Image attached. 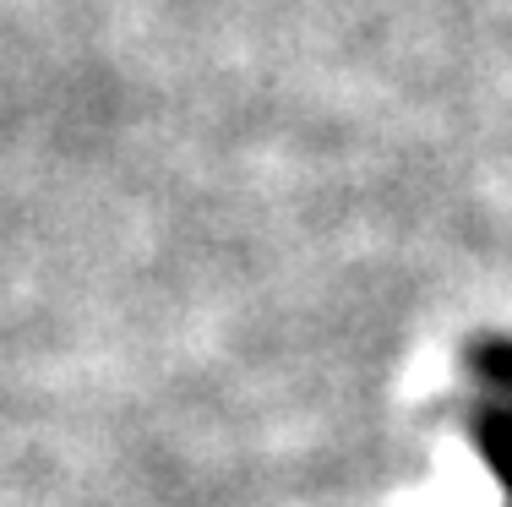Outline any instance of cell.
I'll return each mask as SVG.
<instances>
[{
    "label": "cell",
    "mask_w": 512,
    "mask_h": 507,
    "mask_svg": "<svg viewBox=\"0 0 512 507\" xmlns=\"http://www.w3.org/2000/svg\"><path fill=\"white\" fill-rule=\"evenodd\" d=\"M474 442H480V458L502 475V486L512 491V415L507 409L485 404L480 415H474Z\"/></svg>",
    "instance_id": "6da1fadb"
}]
</instances>
